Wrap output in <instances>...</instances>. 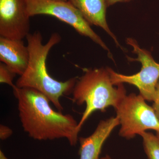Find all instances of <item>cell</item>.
<instances>
[{"instance_id":"cell-3","label":"cell","mask_w":159,"mask_h":159,"mask_svg":"<svg viewBox=\"0 0 159 159\" xmlns=\"http://www.w3.org/2000/svg\"><path fill=\"white\" fill-rule=\"evenodd\" d=\"M72 94L73 102L78 105L86 104L78 124L79 131L94 112L104 111L110 107L116 109L126 95L123 84L115 85L112 82L108 68L86 69L77 78Z\"/></svg>"},{"instance_id":"cell-8","label":"cell","mask_w":159,"mask_h":159,"mask_svg":"<svg viewBox=\"0 0 159 159\" xmlns=\"http://www.w3.org/2000/svg\"><path fill=\"white\" fill-rule=\"evenodd\" d=\"M120 125L116 116L101 120L93 133L86 138L79 139L80 159H99L102 146L111 134Z\"/></svg>"},{"instance_id":"cell-4","label":"cell","mask_w":159,"mask_h":159,"mask_svg":"<svg viewBox=\"0 0 159 159\" xmlns=\"http://www.w3.org/2000/svg\"><path fill=\"white\" fill-rule=\"evenodd\" d=\"M145 100L140 94L131 93L119 102L115 109L121 125L119 136L130 139L148 129L159 130V119Z\"/></svg>"},{"instance_id":"cell-2","label":"cell","mask_w":159,"mask_h":159,"mask_svg":"<svg viewBox=\"0 0 159 159\" xmlns=\"http://www.w3.org/2000/svg\"><path fill=\"white\" fill-rule=\"evenodd\" d=\"M26 38L29 52V64L24 74L18 79L16 86L19 88H29L39 91L61 112L63 108L60 99L72 93L77 78L58 81L48 73L47 57L52 48L61 41V37L58 33H54L45 44L43 43L42 35L40 31L30 33Z\"/></svg>"},{"instance_id":"cell-16","label":"cell","mask_w":159,"mask_h":159,"mask_svg":"<svg viewBox=\"0 0 159 159\" xmlns=\"http://www.w3.org/2000/svg\"><path fill=\"white\" fill-rule=\"evenodd\" d=\"M0 159H9L6 157L2 150H0Z\"/></svg>"},{"instance_id":"cell-11","label":"cell","mask_w":159,"mask_h":159,"mask_svg":"<svg viewBox=\"0 0 159 159\" xmlns=\"http://www.w3.org/2000/svg\"><path fill=\"white\" fill-rule=\"evenodd\" d=\"M143 145L148 159H159V139L156 135L145 131L141 134Z\"/></svg>"},{"instance_id":"cell-14","label":"cell","mask_w":159,"mask_h":159,"mask_svg":"<svg viewBox=\"0 0 159 159\" xmlns=\"http://www.w3.org/2000/svg\"><path fill=\"white\" fill-rule=\"evenodd\" d=\"M153 102L152 107L154 110L157 116L159 119V82L157 85L155 97Z\"/></svg>"},{"instance_id":"cell-5","label":"cell","mask_w":159,"mask_h":159,"mask_svg":"<svg viewBox=\"0 0 159 159\" xmlns=\"http://www.w3.org/2000/svg\"><path fill=\"white\" fill-rule=\"evenodd\" d=\"M126 42L132 47L134 54L138 56L136 58L128 57V60L141 63L142 68L137 74L125 75L117 73L108 68L112 82L115 85L127 83L135 86L145 100L153 101L157 85L159 82V63L154 59L149 51L140 48L135 40L128 38Z\"/></svg>"},{"instance_id":"cell-19","label":"cell","mask_w":159,"mask_h":159,"mask_svg":"<svg viewBox=\"0 0 159 159\" xmlns=\"http://www.w3.org/2000/svg\"><path fill=\"white\" fill-rule=\"evenodd\" d=\"M57 1H67L68 0H57Z\"/></svg>"},{"instance_id":"cell-7","label":"cell","mask_w":159,"mask_h":159,"mask_svg":"<svg viewBox=\"0 0 159 159\" xmlns=\"http://www.w3.org/2000/svg\"><path fill=\"white\" fill-rule=\"evenodd\" d=\"M26 0H0V36L22 39L29 34Z\"/></svg>"},{"instance_id":"cell-13","label":"cell","mask_w":159,"mask_h":159,"mask_svg":"<svg viewBox=\"0 0 159 159\" xmlns=\"http://www.w3.org/2000/svg\"><path fill=\"white\" fill-rule=\"evenodd\" d=\"M13 134V131L10 127L6 125L1 124L0 125V139L5 140L11 136Z\"/></svg>"},{"instance_id":"cell-17","label":"cell","mask_w":159,"mask_h":159,"mask_svg":"<svg viewBox=\"0 0 159 159\" xmlns=\"http://www.w3.org/2000/svg\"><path fill=\"white\" fill-rule=\"evenodd\" d=\"M99 159H111V157L109 156L106 155V156L102 157Z\"/></svg>"},{"instance_id":"cell-15","label":"cell","mask_w":159,"mask_h":159,"mask_svg":"<svg viewBox=\"0 0 159 159\" xmlns=\"http://www.w3.org/2000/svg\"><path fill=\"white\" fill-rule=\"evenodd\" d=\"M131 0H106L107 7L119 2H129Z\"/></svg>"},{"instance_id":"cell-10","label":"cell","mask_w":159,"mask_h":159,"mask_svg":"<svg viewBox=\"0 0 159 159\" xmlns=\"http://www.w3.org/2000/svg\"><path fill=\"white\" fill-rule=\"evenodd\" d=\"M77 8L90 25L102 28L114 40L116 45L124 51L116 35L112 33L107 24L106 0H68Z\"/></svg>"},{"instance_id":"cell-12","label":"cell","mask_w":159,"mask_h":159,"mask_svg":"<svg viewBox=\"0 0 159 159\" xmlns=\"http://www.w3.org/2000/svg\"><path fill=\"white\" fill-rule=\"evenodd\" d=\"M16 74L5 64L0 63V83L6 84L13 88L15 84L13 81Z\"/></svg>"},{"instance_id":"cell-1","label":"cell","mask_w":159,"mask_h":159,"mask_svg":"<svg viewBox=\"0 0 159 159\" xmlns=\"http://www.w3.org/2000/svg\"><path fill=\"white\" fill-rule=\"evenodd\" d=\"M12 88L22 126L30 138L38 141L64 139L71 146L76 145L80 131L73 116L54 111L48 97L34 89L16 85Z\"/></svg>"},{"instance_id":"cell-18","label":"cell","mask_w":159,"mask_h":159,"mask_svg":"<svg viewBox=\"0 0 159 159\" xmlns=\"http://www.w3.org/2000/svg\"><path fill=\"white\" fill-rule=\"evenodd\" d=\"M157 132V134L156 135L157 136V137L158 138V139H159V130L157 131H156Z\"/></svg>"},{"instance_id":"cell-6","label":"cell","mask_w":159,"mask_h":159,"mask_svg":"<svg viewBox=\"0 0 159 159\" xmlns=\"http://www.w3.org/2000/svg\"><path fill=\"white\" fill-rule=\"evenodd\" d=\"M30 17L46 15L51 16L70 25L80 35L90 39L108 52V56L113 59L109 49L103 41L91 28L90 25L79 10L68 1L57 0H26Z\"/></svg>"},{"instance_id":"cell-9","label":"cell","mask_w":159,"mask_h":159,"mask_svg":"<svg viewBox=\"0 0 159 159\" xmlns=\"http://www.w3.org/2000/svg\"><path fill=\"white\" fill-rule=\"evenodd\" d=\"M28 46L22 39L0 36V61L16 75L21 76L29 64Z\"/></svg>"}]
</instances>
